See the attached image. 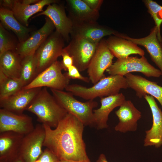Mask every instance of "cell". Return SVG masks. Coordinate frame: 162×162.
<instances>
[{
    "label": "cell",
    "mask_w": 162,
    "mask_h": 162,
    "mask_svg": "<svg viewBox=\"0 0 162 162\" xmlns=\"http://www.w3.org/2000/svg\"><path fill=\"white\" fill-rule=\"evenodd\" d=\"M43 125L45 131L43 146L59 160L89 159L82 138L84 125L74 116L68 113L54 129Z\"/></svg>",
    "instance_id": "cell-1"
},
{
    "label": "cell",
    "mask_w": 162,
    "mask_h": 162,
    "mask_svg": "<svg viewBox=\"0 0 162 162\" xmlns=\"http://www.w3.org/2000/svg\"><path fill=\"white\" fill-rule=\"evenodd\" d=\"M26 110L35 114L43 124L56 128L68 113L46 87L41 88Z\"/></svg>",
    "instance_id": "cell-2"
},
{
    "label": "cell",
    "mask_w": 162,
    "mask_h": 162,
    "mask_svg": "<svg viewBox=\"0 0 162 162\" xmlns=\"http://www.w3.org/2000/svg\"><path fill=\"white\" fill-rule=\"evenodd\" d=\"M129 88L126 78L119 75H110L102 78L90 87L77 84L69 85L65 90L74 95L83 99L94 100L95 98L116 95L122 88Z\"/></svg>",
    "instance_id": "cell-3"
},
{
    "label": "cell",
    "mask_w": 162,
    "mask_h": 162,
    "mask_svg": "<svg viewBox=\"0 0 162 162\" xmlns=\"http://www.w3.org/2000/svg\"><path fill=\"white\" fill-rule=\"evenodd\" d=\"M52 95L58 102L68 112L77 118L84 126H93V110L98 105L94 100L80 101L68 92L50 89Z\"/></svg>",
    "instance_id": "cell-4"
},
{
    "label": "cell",
    "mask_w": 162,
    "mask_h": 162,
    "mask_svg": "<svg viewBox=\"0 0 162 162\" xmlns=\"http://www.w3.org/2000/svg\"><path fill=\"white\" fill-rule=\"evenodd\" d=\"M64 41L61 35L55 30L40 45L35 53L37 62L36 76L62 56L64 47Z\"/></svg>",
    "instance_id": "cell-5"
},
{
    "label": "cell",
    "mask_w": 162,
    "mask_h": 162,
    "mask_svg": "<svg viewBox=\"0 0 162 162\" xmlns=\"http://www.w3.org/2000/svg\"><path fill=\"white\" fill-rule=\"evenodd\" d=\"M110 75L125 76L131 72H140L148 77H159L161 76L159 69L150 64L144 56H129L117 60L106 70Z\"/></svg>",
    "instance_id": "cell-6"
},
{
    "label": "cell",
    "mask_w": 162,
    "mask_h": 162,
    "mask_svg": "<svg viewBox=\"0 0 162 162\" xmlns=\"http://www.w3.org/2000/svg\"><path fill=\"white\" fill-rule=\"evenodd\" d=\"M62 62L56 61L38 74L32 81L23 88L30 89L42 87L63 90L69 85L70 79L65 73Z\"/></svg>",
    "instance_id": "cell-7"
},
{
    "label": "cell",
    "mask_w": 162,
    "mask_h": 162,
    "mask_svg": "<svg viewBox=\"0 0 162 162\" xmlns=\"http://www.w3.org/2000/svg\"><path fill=\"white\" fill-rule=\"evenodd\" d=\"M71 39L63 50L72 58L73 65L80 72H82L87 69L98 44L81 37Z\"/></svg>",
    "instance_id": "cell-8"
},
{
    "label": "cell",
    "mask_w": 162,
    "mask_h": 162,
    "mask_svg": "<svg viewBox=\"0 0 162 162\" xmlns=\"http://www.w3.org/2000/svg\"><path fill=\"white\" fill-rule=\"evenodd\" d=\"M45 137L42 124H37L33 130L24 136L21 142L19 156L25 162H34L43 152L42 150Z\"/></svg>",
    "instance_id": "cell-9"
},
{
    "label": "cell",
    "mask_w": 162,
    "mask_h": 162,
    "mask_svg": "<svg viewBox=\"0 0 162 162\" xmlns=\"http://www.w3.org/2000/svg\"><path fill=\"white\" fill-rule=\"evenodd\" d=\"M114 56L103 39L98 44L95 53L87 68L90 81L94 85L105 77L104 72L112 64Z\"/></svg>",
    "instance_id": "cell-10"
},
{
    "label": "cell",
    "mask_w": 162,
    "mask_h": 162,
    "mask_svg": "<svg viewBox=\"0 0 162 162\" xmlns=\"http://www.w3.org/2000/svg\"><path fill=\"white\" fill-rule=\"evenodd\" d=\"M116 36L144 46L152 60L159 69L162 76V38L156 26H155L151 29L148 35L143 38H131L119 32Z\"/></svg>",
    "instance_id": "cell-11"
},
{
    "label": "cell",
    "mask_w": 162,
    "mask_h": 162,
    "mask_svg": "<svg viewBox=\"0 0 162 162\" xmlns=\"http://www.w3.org/2000/svg\"><path fill=\"white\" fill-rule=\"evenodd\" d=\"M34 128L31 117L0 108V133L11 131L25 135L32 131Z\"/></svg>",
    "instance_id": "cell-12"
},
{
    "label": "cell",
    "mask_w": 162,
    "mask_h": 162,
    "mask_svg": "<svg viewBox=\"0 0 162 162\" xmlns=\"http://www.w3.org/2000/svg\"><path fill=\"white\" fill-rule=\"evenodd\" d=\"M41 15L49 18L53 23L56 31L61 35L65 41L70 42L74 25L71 20L67 16L64 6L58 3L49 5L45 10L39 13L33 18Z\"/></svg>",
    "instance_id": "cell-13"
},
{
    "label": "cell",
    "mask_w": 162,
    "mask_h": 162,
    "mask_svg": "<svg viewBox=\"0 0 162 162\" xmlns=\"http://www.w3.org/2000/svg\"><path fill=\"white\" fill-rule=\"evenodd\" d=\"M55 29L52 22L46 16L45 22L43 26L32 33L24 42L18 43L15 52L22 58L34 54L40 45L54 32Z\"/></svg>",
    "instance_id": "cell-14"
},
{
    "label": "cell",
    "mask_w": 162,
    "mask_h": 162,
    "mask_svg": "<svg viewBox=\"0 0 162 162\" xmlns=\"http://www.w3.org/2000/svg\"><path fill=\"white\" fill-rule=\"evenodd\" d=\"M144 97L149 106L153 118L151 128L146 131L144 146L158 148L162 146V111L153 96L147 94Z\"/></svg>",
    "instance_id": "cell-15"
},
{
    "label": "cell",
    "mask_w": 162,
    "mask_h": 162,
    "mask_svg": "<svg viewBox=\"0 0 162 162\" xmlns=\"http://www.w3.org/2000/svg\"><path fill=\"white\" fill-rule=\"evenodd\" d=\"M41 88H23L9 97L0 100V108L16 114H23Z\"/></svg>",
    "instance_id": "cell-16"
},
{
    "label": "cell",
    "mask_w": 162,
    "mask_h": 162,
    "mask_svg": "<svg viewBox=\"0 0 162 162\" xmlns=\"http://www.w3.org/2000/svg\"><path fill=\"white\" fill-rule=\"evenodd\" d=\"M118 32L111 28L94 22L74 25L70 38L81 37L98 44L104 37L115 35Z\"/></svg>",
    "instance_id": "cell-17"
},
{
    "label": "cell",
    "mask_w": 162,
    "mask_h": 162,
    "mask_svg": "<svg viewBox=\"0 0 162 162\" xmlns=\"http://www.w3.org/2000/svg\"><path fill=\"white\" fill-rule=\"evenodd\" d=\"M58 2L56 0H40L35 4H30L26 3L24 0H10L8 9L13 12L15 17L20 23L27 27L30 17L43 11V8L46 5Z\"/></svg>",
    "instance_id": "cell-18"
},
{
    "label": "cell",
    "mask_w": 162,
    "mask_h": 162,
    "mask_svg": "<svg viewBox=\"0 0 162 162\" xmlns=\"http://www.w3.org/2000/svg\"><path fill=\"white\" fill-rule=\"evenodd\" d=\"M115 114L119 121L114 128L116 131L125 133L136 130L137 122L141 117V113L130 100H125Z\"/></svg>",
    "instance_id": "cell-19"
},
{
    "label": "cell",
    "mask_w": 162,
    "mask_h": 162,
    "mask_svg": "<svg viewBox=\"0 0 162 162\" xmlns=\"http://www.w3.org/2000/svg\"><path fill=\"white\" fill-rule=\"evenodd\" d=\"M125 76L129 88L135 90L137 96L141 98L147 94L150 95L156 99L162 107V86L140 75L130 73Z\"/></svg>",
    "instance_id": "cell-20"
},
{
    "label": "cell",
    "mask_w": 162,
    "mask_h": 162,
    "mask_svg": "<svg viewBox=\"0 0 162 162\" xmlns=\"http://www.w3.org/2000/svg\"><path fill=\"white\" fill-rule=\"evenodd\" d=\"M125 100V96L122 93L100 98V107L93 110V126L98 130L107 128L110 114L114 108L120 106Z\"/></svg>",
    "instance_id": "cell-21"
},
{
    "label": "cell",
    "mask_w": 162,
    "mask_h": 162,
    "mask_svg": "<svg viewBox=\"0 0 162 162\" xmlns=\"http://www.w3.org/2000/svg\"><path fill=\"white\" fill-rule=\"evenodd\" d=\"M24 135L11 131L0 133V162H11L19 156Z\"/></svg>",
    "instance_id": "cell-22"
},
{
    "label": "cell",
    "mask_w": 162,
    "mask_h": 162,
    "mask_svg": "<svg viewBox=\"0 0 162 162\" xmlns=\"http://www.w3.org/2000/svg\"><path fill=\"white\" fill-rule=\"evenodd\" d=\"M68 16L73 25L97 22L99 12L91 9L82 0H66Z\"/></svg>",
    "instance_id": "cell-23"
},
{
    "label": "cell",
    "mask_w": 162,
    "mask_h": 162,
    "mask_svg": "<svg viewBox=\"0 0 162 162\" xmlns=\"http://www.w3.org/2000/svg\"><path fill=\"white\" fill-rule=\"evenodd\" d=\"M112 54L118 59L127 58L131 54L144 56V51L132 41L115 36L111 35L106 40Z\"/></svg>",
    "instance_id": "cell-24"
},
{
    "label": "cell",
    "mask_w": 162,
    "mask_h": 162,
    "mask_svg": "<svg viewBox=\"0 0 162 162\" xmlns=\"http://www.w3.org/2000/svg\"><path fill=\"white\" fill-rule=\"evenodd\" d=\"M0 20V23L6 29L10 30L15 33L19 43L23 42L29 37L31 29L20 23L15 18L11 10L1 6Z\"/></svg>",
    "instance_id": "cell-25"
},
{
    "label": "cell",
    "mask_w": 162,
    "mask_h": 162,
    "mask_svg": "<svg viewBox=\"0 0 162 162\" xmlns=\"http://www.w3.org/2000/svg\"><path fill=\"white\" fill-rule=\"evenodd\" d=\"M22 60L15 51L4 52L0 55V71L8 76L20 78Z\"/></svg>",
    "instance_id": "cell-26"
},
{
    "label": "cell",
    "mask_w": 162,
    "mask_h": 162,
    "mask_svg": "<svg viewBox=\"0 0 162 162\" xmlns=\"http://www.w3.org/2000/svg\"><path fill=\"white\" fill-rule=\"evenodd\" d=\"M24 86L20 78L8 76L0 71V100L14 94Z\"/></svg>",
    "instance_id": "cell-27"
},
{
    "label": "cell",
    "mask_w": 162,
    "mask_h": 162,
    "mask_svg": "<svg viewBox=\"0 0 162 162\" xmlns=\"http://www.w3.org/2000/svg\"><path fill=\"white\" fill-rule=\"evenodd\" d=\"M36 68L35 53L22 58L20 79L25 86L30 83L36 76Z\"/></svg>",
    "instance_id": "cell-28"
},
{
    "label": "cell",
    "mask_w": 162,
    "mask_h": 162,
    "mask_svg": "<svg viewBox=\"0 0 162 162\" xmlns=\"http://www.w3.org/2000/svg\"><path fill=\"white\" fill-rule=\"evenodd\" d=\"M18 43L0 23V55L7 51H15Z\"/></svg>",
    "instance_id": "cell-29"
},
{
    "label": "cell",
    "mask_w": 162,
    "mask_h": 162,
    "mask_svg": "<svg viewBox=\"0 0 162 162\" xmlns=\"http://www.w3.org/2000/svg\"><path fill=\"white\" fill-rule=\"evenodd\" d=\"M142 1L153 19L159 33L160 34V28L162 23V6L152 0Z\"/></svg>",
    "instance_id": "cell-30"
},
{
    "label": "cell",
    "mask_w": 162,
    "mask_h": 162,
    "mask_svg": "<svg viewBox=\"0 0 162 162\" xmlns=\"http://www.w3.org/2000/svg\"><path fill=\"white\" fill-rule=\"evenodd\" d=\"M67 71L65 74L70 79H78L87 83L89 82L90 81L89 77L82 75L77 68L74 65L69 67Z\"/></svg>",
    "instance_id": "cell-31"
},
{
    "label": "cell",
    "mask_w": 162,
    "mask_h": 162,
    "mask_svg": "<svg viewBox=\"0 0 162 162\" xmlns=\"http://www.w3.org/2000/svg\"><path fill=\"white\" fill-rule=\"evenodd\" d=\"M59 160L50 149L46 148L34 162H59Z\"/></svg>",
    "instance_id": "cell-32"
},
{
    "label": "cell",
    "mask_w": 162,
    "mask_h": 162,
    "mask_svg": "<svg viewBox=\"0 0 162 162\" xmlns=\"http://www.w3.org/2000/svg\"><path fill=\"white\" fill-rule=\"evenodd\" d=\"M61 56L62 57V60L61 62L64 70L67 71L68 68L73 65V58L63 50Z\"/></svg>",
    "instance_id": "cell-33"
},
{
    "label": "cell",
    "mask_w": 162,
    "mask_h": 162,
    "mask_svg": "<svg viewBox=\"0 0 162 162\" xmlns=\"http://www.w3.org/2000/svg\"><path fill=\"white\" fill-rule=\"evenodd\" d=\"M92 10L99 12L103 2L102 0H82Z\"/></svg>",
    "instance_id": "cell-34"
},
{
    "label": "cell",
    "mask_w": 162,
    "mask_h": 162,
    "mask_svg": "<svg viewBox=\"0 0 162 162\" xmlns=\"http://www.w3.org/2000/svg\"><path fill=\"white\" fill-rule=\"evenodd\" d=\"M96 162H109L107 160L105 155L103 154H101L99 155Z\"/></svg>",
    "instance_id": "cell-35"
},
{
    "label": "cell",
    "mask_w": 162,
    "mask_h": 162,
    "mask_svg": "<svg viewBox=\"0 0 162 162\" xmlns=\"http://www.w3.org/2000/svg\"><path fill=\"white\" fill-rule=\"evenodd\" d=\"M59 162H91L90 159L80 161H74L68 160H60Z\"/></svg>",
    "instance_id": "cell-36"
},
{
    "label": "cell",
    "mask_w": 162,
    "mask_h": 162,
    "mask_svg": "<svg viewBox=\"0 0 162 162\" xmlns=\"http://www.w3.org/2000/svg\"><path fill=\"white\" fill-rule=\"evenodd\" d=\"M11 162H25V161L21 157L19 156Z\"/></svg>",
    "instance_id": "cell-37"
}]
</instances>
